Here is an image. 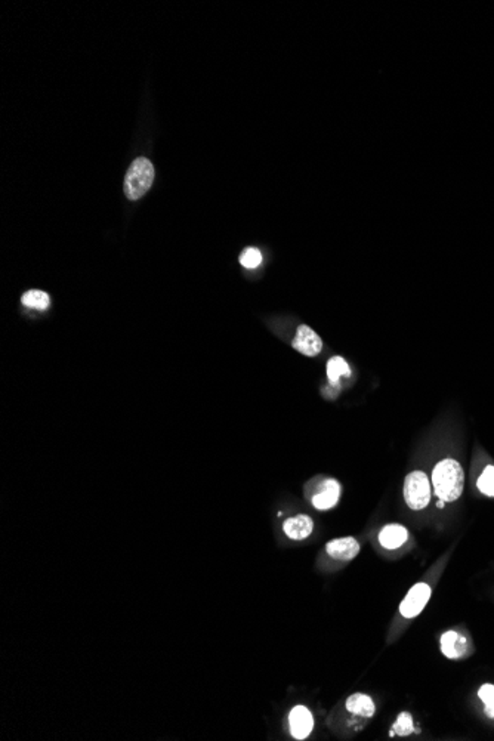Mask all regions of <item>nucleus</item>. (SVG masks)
I'll list each match as a JSON object with an SVG mask.
<instances>
[{
  "label": "nucleus",
  "instance_id": "nucleus-18",
  "mask_svg": "<svg viewBox=\"0 0 494 741\" xmlns=\"http://www.w3.org/2000/svg\"><path fill=\"white\" fill-rule=\"evenodd\" d=\"M478 696L483 700V703L485 704V713L490 718H494V685H491V684L483 685L480 688Z\"/></svg>",
  "mask_w": 494,
  "mask_h": 741
},
{
  "label": "nucleus",
  "instance_id": "nucleus-1",
  "mask_svg": "<svg viewBox=\"0 0 494 741\" xmlns=\"http://www.w3.org/2000/svg\"><path fill=\"white\" fill-rule=\"evenodd\" d=\"M432 486L439 501L454 502L463 493L465 474L461 463L453 459H444L432 471Z\"/></svg>",
  "mask_w": 494,
  "mask_h": 741
},
{
  "label": "nucleus",
  "instance_id": "nucleus-19",
  "mask_svg": "<svg viewBox=\"0 0 494 741\" xmlns=\"http://www.w3.org/2000/svg\"><path fill=\"white\" fill-rule=\"evenodd\" d=\"M444 503H446L444 501H439V502L437 503V506H438V508H444Z\"/></svg>",
  "mask_w": 494,
  "mask_h": 741
},
{
  "label": "nucleus",
  "instance_id": "nucleus-13",
  "mask_svg": "<svg viewBox=\"0 0 494 741\" xmlns=\"http://www.w3.org/2000/svg\"><path fill=\"white\" fill-rule=\"evenodd\" d=\"M327 377L329 381L331 382V385H336L339 382L341 377H349L351 376V369H349V364L346 363V360L342 358V357H331L329 361H327Z\"/></svg>",
  "mask_w": 494,
  "mask_h": 741
},
{
  "label": "nucleus",
  "instance_id": "nucleus-6",
  "mask_svg": "<svg viewBox=\"0 0 494 741\" xmlns=\"http://www.w3.org/2000/svg\"><path fill=\"white\" fill-rule=\"evenodd\" d=\"M292 347L307 357H317L323 350V340L311 327L302 324L297 327Z\"/></svg>",
  "mask_w": 494,
  "mask_h": 741
},
{
  "label": "nucleus",
  "instance_id": "nucleus-9",
  "mask_svg": "<svg viewBox=\"0 0 494 741\" xmlns=\"http://www.w3.org/2000/svg\"><path fill=\"white\" fill-rule=\"evenodd\" d=\"M326 552L336 561H351L360 554V545L354 537L334 539L326 545Z\"/></svg>",
  "mask_w": 494,
  "mask_h": 741
},
{
  "label": "nucleus",
  "instance_id": "nucleus-16",
  "mask_svg": "<svg viewBox=\"0 0 494 741\" xmlns=\"http://www.w3.org/2000/svg\"><path fill=\"white\" fill-rule=\"evenodd\" d=\"M262 262V255L258 249L255 247H247L246 250H243V253L240 255V264L244 267V268H249V269H253V268H258Z\"/></svg>",
  "mask_w": 494,
  "mask_h": 741
},
{
  "label": "nucleus",
  "instance_id": "nucleus-7",
  "mask_svg": "<svg viewBox=\"0 0 494 741\" xmlns=\"http://www.w3.org/2000/svg\"><path fill=\"white\" fill-rule=\"evenodd\" d=\"M289 723L292 735L297 740L307 738L314 728L312 715L305 706H296L289 715Z\"/></svg>",
  "mask_w": 494,
  "mask_h": 741
},
{
  "label": "nucleus",
  "instance_id": "nucleus-5",
  "mask_svg": "<svg viewBox=\"0 0 494 741\" xmlns=\"http://www.w3.org/2000/svg\"><path fill=\"white\" fill-rule=\"evenodd\" d=\"M341 493H342V487L339 482L333 478H327L322 482L319 487H317V491L311 498L312 506L319 511L331 509L333 506L338 505Z\"/></svg>",
  "mask_w": 494,
  "mask_h": 741
},
{
  "label": "nucleus",
  "instance_id": "nucleus-3",
  "mask_svg": "<svg viewBox=\"0 0 494 741\" xmlns=\"http://www.w3.org/2000/svg\"><path fill=\"white\" fill-rule=\"evenodd\" d=\"M404 498L413 511H422L431 502V482L425 472L415 471L405 477Z\"/></svg>",
  "mask_w": 494,
  "mask_h": 741
},
{
  "label": "nucleus",
  "instance_id": "nucleus-11",
  "mask_svg": "<svg viewBox=\"0 0 494 741\" xmlns=\"http://www.w3.org/2000/svg\"><path fill=\"white\" fill-rule=\"evenodd\" d=\"M409 539V531L400 524L385 525L379 533V542L385 549H398Z\"/></svg>",
  "mask_w": 494,
  "mask_h": 741
},
{
  "label": "nucleus",
  "instance_id": "nucleus-2",
  "mask_svg": "<svg viewBox=\"0 0 494 741\" xmlns=\"http://www.w3.org/2000/svg\"><path fill=\"white\" fill-rule=\"evenodd\" d=\"M154 181V166L146 157H138L129 166L125 177V194L129 200H139L147 194Z\"/></svg>",
  "mask_w": 494,
  "mask_h": 741
},
{
  "label": "nucleus",
  "instance_id": "nucleus-12",
  "mask_svg": "<svg viewBox=\"0 0 494 741\" xmlns=\"http://www.w3.org/2000/svg\"><path fill=\"white\" fill-rule=\"evenodd\" d=\"M346 709L352 715L363 716V718H372L375 715V711H376L373 700L370 698L368 696L360 694V693L352 694L346 700Z\"/></svg>",
  "mask_w": 494,
  "mask_h": 741
},
{
  "label": "nucleus",
  "instance_id": "nucleus-14",
  "mask_svg": "<svg viewBox=\"0 0 494 741\" xmlns=\"http://www.w3.org/2000/svg\"><path fill=\"white\" fill-rule=\"evenodd\" d=\"M21 302L24 306L31 308V309H38V311H45V309H48L50 305V299H49L48 293L43 290H36V289L26 291L21 296Z\"/></svg>",
  "mask_w": 494,
  "mask_h": 741
},
{
  "label": "nucleus",
  "instance_id": "nucleus-8",
  "mask_svg": "<svg viewBox=\"0 0 494 741\" xmlns=\"http://www.w3.org/2000/svg\"><path fill=\"white\" fill-rule=\"evenodd\" d=\"M468 650H469L468 640L463 635L457 633L454 630H449L441 636V651H443V654L447 659H451V660L462 659L466 656Z\"/></svg>",
  "mask_w": 494,
  "mask_h": 741
},
{
  "label": "nucleus",
  "instance_id": "nucleus-4",
  "mask_svg": "<svg viewBox=\"0 0 494 741\" xmlns=\"http://www.w3.org/2000/svg\"><path fill=\"white\" fill-rule=\"evenodd\" d=\"M431 598V588L427 583H417L409 591L407 596L404 598L400 606V613L405 618L417 617L422 610L425 608Z\"/></svg>",
  "mask_w": 494,
  "mask_h": 741
},
{
  "label": "nucleus",
  "instance_id": "nucleus-10",
  "mask_svg": "<svg viewBox=\"0 0 494 741\" xmlns=\"http://www.w3.org/2000/svg\"><path fill=\"white\" fill-rule=\"evenodd\" d=\"M283 530L286 536L292 540H305L309 537V534L314 530V523L311 516L305 513H299L295 516H290L283 524Z\"/></svg>",
  "mask_w": 494,
  "mask_h": 741
},
{
  "label": "nucleus",
  "instance_id": "nucleus-17",
  "mask_svg": "<svg viewBox=\"0 0 494 741\" xmlns=\"http://www.w3.org/2000/svg\"><path fill=\"white\" fill-rule=\"evenodd\" d=\"M394 731L395 734H398L400 737H405V735H410L415 728H413V718L410 713L404 712V713H400L398 718H397V722L394 723Z\"/></svg>",
  "mask_w": 494,
  "mask_h": 741
},
{
  "label": "nucleus",
  "instance_id": "nucleus-15",
  "mask_svg": "<svg viewBox=\"0 0 494 741\" xmlns=\"http://www.w3.org/2000/svg\"><path fill=\"white\" fill-rule=\"evenodd\" d=\"M476 486H478V490L490 497H494V467H487L481 477L478 478V482H476Z\"/></svg>",
  "mask_w": 494,
  "mask_h": 741
}]
</instances>
